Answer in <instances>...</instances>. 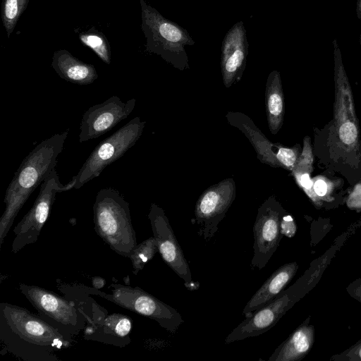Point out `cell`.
Instances as JSON below:
<instances>
[{"instance_id": "7402d4cb", "label": "cell", "mask_w": 361, "mask_h": 361, "mask_svg": "<svg viewBox=\"0 0 361 361\" xmlns=\"http://www.w3.org/2000/svg\"><path fill=\"white\" fill-rule=\"evenodd\" d=\"M157 252V243L154 236L137 244L129 257L132 263L133 274L137 275L142 271Z\"/></svg>"}, {"instance_id": "8992f818", "label": "cell", "mask_w": 361, "mask_h": 361, "mask_svg": "<svg viewBox=\"0 0 361 361\" xmlns=\"http://www.w3.org/2000/svg\"><path fill=\"white\" fill-rule=\"evenodd\" d=\"M111 293H106L90 287L92 295L99 296L119 307L148 317L157 322L171 334H176L184 322L180 314L140 287H131L118 283L109 286Z\"/></svg>"}, {"instance_id": "7a4b0ae2", "label": "cell", "mask_w": 361, "mask_h": 361, "mask_svg": "<svg viewBox=\"0 0 361 361\" xmlns=\"http://www.w3.org/2000/svg\"><path fill=\"white\" fill-rule=\"evenodd\" d=\"M69 129L56 133L39 143L22 161L9 183L0 219V245L2 246L14 220L32 192L55 169Z\"/></svg>"}, {"instance_id": "603a6c76", "label": "cell", "mask_w": 361, "mask_h": 361, "mask_svg": "<svg viewBox=\"0 0 361 361\" xmlns=\"http://www.w3.org/2000/svg\"><path fill=\"white\" fill-rule=\"evenodd\" d=\"M276 159L280 167L292 171L298 161V150L295 147L288 148L279 145Z\"/></svg>"}, {"instance_id": "83f0119b", "label": "cell", "mask_w": 361, "mask_h": 361, "mask_svg": "<svg viewBox=\"0 0 361 361\" xmlns=\"http://www.w3.org/2000/svg\"><path fill=\"white\" fill-rule=\"evenodd\" d=\"M349 294L361 302V279L351 283L347 288Z\"/></svg>"}, {"instance_id": "9a60e30c", "label": "cell", "mask_w": 361, "mask_h": 361, "mask_svg": "<svg viewBox=\"0 0 361 361\" xmlns=\"http://www.w3.org/2000/svg\"><path fill=\"white\" fill-rule=\"evenodd\" d=\"M298 269L296 262H290L276 269L248 301L243 314L250 316L272 301L293 278Z\"/></svg>"}, {"instance_id": "3957f363", "label": "cell", "mask_w": 361, "mask_h": 361, "mask_svg": "<svg viewBox=\"0 0 361 361\" xmlns=\"http://www.w3.org/2000/svg\"><path fill=\"white\" fill-rule=\"evenodd\" d=\"M97 234L116 254L129 258L137 245L128 202L116 189L99 190L93 205Z\"/></svg>"}, {"instance_id": "484cf974", "label": "cell", "mask_w": 361, "mask_h": 361, "mask_svg": "<svg viewBox=\"0 0 361 361\" xmlns=\"http://www.w3.org/2000/svg\"><path fill=\"white\" fill-rule=\"evenodd\" d=\"M281 231L283 234L290 238L295 231V225L291 216L283 215L281 219Z\"/></svg>"}, {"instance_id": "8fae6325", "label": "cell", "mask_w": 361, "mask_h": 361, "mask_svg": "<svg viewBox=\"0 0 361 361\" xmlns=\"http://www.w3.org/2000/svg\"><path fill=\"white\" fill-rule=\"evenodd\" d=\"M148 219L153 236L157 243L158 252L162 259L178 276L183 279L184 286L188 290L197 289L200 283L192 281L189 264L163 209L152 203L150 206Z\"/></svg>"}, {"instance_id": "4dcf8cb0", "label": "cell", "mask_w": 361, "mask_h": 361, "mask_svg": "<svg viewBox=\"0 0 361 361\" xmlns=\"http://www.w3.org/2000/svg\"><path fill=\"white\" fill-rule=\"evenodd\" d=\"M356 15L358 19L361 20V0H357L356 4Z\"/></svg>"}, {"instance_id": "5b68a950", "label": "cell", "mask_w": 361, "mask_h": 361, "mask_svg": "<svg viewBox=\"0 0 361 361\" xmlns=\"http://www.w3.org/2000/svg\"><path fill=\"white\" fill-rule=\"evenodd\" d=\"M146 122L137 116L101 141L93 149L82 167L66 185L68 190L79 189L99 176L103 170L116 161L135 145L142 134Z\"/></svg>"}, {"instance_id": "4316f807", "label": "cell", "mask_w": 361, "mask_h": 361, "mask_svg": "<svg viewBox=\"0 0 361 361\" xmlns=\"http://www.w3.org/2000/svg\"><path fill=\"white\" fill-rule=\"evenodd\" d=\"M295 179L297 180L298 184L305 190L307 192L308 190H310L313 187V182L310 179V175L308 173H302L299 175L294 174Z\"/></svg>"}, {"instance_id": "52a82bcc", "label": "cell", "mask_w": 361, "mask_h": 361, "mask_svg": "<svg viewBox=\"0 0 361 361\" xmlns=\"http://www.w3.org/2000/svg\"><path fill=\"white\" fill-rule=\"evenodd\" d=\"M18 289L39 316L66 336L73 338L84 329L85 318L73 301L37 286L20 283Z\"/></svg>"}, {"instance_id": "5bb4252c", "label": "cell", "mask_w": 361, "mask_h": 361, "mask_svg": "<svg viewBox=\"0 0 361 361\" xmlns=\"http://www.w3.org/2000/svg\"><path fill=\"white\" fill-rule=\"evenodd\" d=\"M132 323V319L127 315L107 314L94 324L85 326L83 337L86 340L124 347L131 342Z\"/></svg>"}, {"instance_id": "2e32d148", "label": "cell", "mask_w": 361, "mask_h": 361, "mask_svg": "<svg viewBox=\"0 0 361 361\" xmlns=\"http://www.w3.org/2000/svg\"><path fill=\"white\" fill-rule=\"evenodd\" d=\"M228 122L240 129L255 148L257 158L272 167H280L276 159L279 145L271 142L246 115L240 112H228Z\"/></svg>"}, {"instance_id": "277c9868", "label": "cell", "mask_w": 361, "mask_h": 361, "mask_svg": "<svg viewBox=\"0 0 361 361\" xmlns=\"http://www.w3.org/2000/svg\"><path fill=\"white\" fill-rule=\"evenodd\" d=\"M141 28L146 38L145 51L160 56L173 67L188 69L185 46L195 44L188 31L164 17L145 0H140Z\"/></svg>"}, {"instance_id": "9c48e42d", "label": "cell", "mask_w": 361, "mask_h": 361, "mask_svg": "<svg viewBox=\"0 0 361 361\" xmlns=\"http://www.w3.org/2000/svg\"><path fill=\"white\" fill-rule=\"evenodd\" d=\"M235 197V184L233 178H226L206 189L198 198L195 208L193 224L197 233L209 241L218 231Z\"/></svg>"}, {"instance_id": "1f68e13d", "label": "cell", "mask_w": 361, "mask_h": 361, "mask_svg": "<svg viewBox=\"0 0 361 361\" xmlns=\"http://www.w3.org/2000/svg\"><path fill=\"white\" fill-rule=\"evenodd\" d=\"M360 47H361V32L360 34Z\"/></svg>"}, {"instance_id": "d6986e66", "label": "cell", "mask_w": 361, "mask_h": 361, "mask_svg": "<svg viewBox=\"0 0 361 361\" xmlns=\"http://www.w3.org/2000/svg\"><path fill=\"white\" fill-rule=\"evenodd\" d=\"M265 106L268 127L275 135L283 123L284 97L282 90L280 73L272 71L267 80L265 90Z\"/></svg>"}, {"instance_id": "f546056e", "label": "cell", "mask_w": 361, "mask_h": 361, "mask_svg": "<svg viewBox=\"0 0 361 361\" xmlns=\"http://www.w3.org/2000/svg\"><path fill=\"white\" fill-rule=\"evenodd\" d=\"M105 283L106 281L104 279L101 277L96 276L92 279V287L97 289L102 288L104 286Z\"/></svg>"}, {"instance_id": "ac0fdd59", "label": "cell", "mask_w": 361, "mask_h": 361, "mask_svg": "<svg viewBox=\"0 0 361 361\" xmlns=\"http://www.w3.org/2000/svg\"><path fill=\"white\" fill-rule=\"evenodd\" d=\"M314 341V328L306 323L300 325L274 350L269 361H296L310 351Z\"/></svg>"}, {"instance_id": "e0dca14e", "label": "cell", "mask_w": 361, "mask_h": 361, "mask_svg": "<svg viewBox=\"0 0 361 361\" xmlns=\"http://www.w3.org/2000/svg\"><path fill=\"white\" fill-rule=\"evenodd\" d=\"M51 67L61 78L79 85H90L98 78L93 65L80 61L66 49L54 51Z\"/></svg>"}, {"instance_id": "f1b7e54d", "label": "cell", "mask_w": 361, "mask_h": 361, "mask_svg": "<svg viewBox=\"0 0 361 361\" xmlns=\"http://www.w3.org/2000/svg\"><path fill=\"white\" fill-rule=\"evenodd\" d=\"M314 191L319 197H324L327 192L326 183L321 179L314 183Z\"/></svg>"}, {"instance_id": "ba28073f", "label": "cell", "mask_w": 361, "mask_h": 361, "mask_svg": "<svg viewBox=\"0 0 361 361\" xmlns=\"http://www.w3.org/2000/svg\"><path fill=\"white\" fill-rule=\"evenodd\" d=\"M54 169L42 183L39 192L28 212L13 228L15 238L11 252L18 253L26 245L36 243L44 226L58 192L67 191Z\"/></svg>"}, {"instance_id": "d4e9b609", "label": "cell", "mask_w": 361, "mask_h": 361, "mask_svg": "<svg viewBox=\"0 0 361 361\" xmlns=\"http://www.w3.org/2000/svg\"><path fill=\"white\" fill-rule=\"evenodd\" d=\"M331 360L350 361L361 360V341L341 354L333 356Z\"/></svg>"}, {"instance_id": "7c38bea8", "label": "cell", "mask_w": 361, "mask_h": 361, "mask_svg": "<svg viewBox=\"0 0 361 361\" xmlns=\"http://www.w3.org/2000/svg\"><path fill=\"white\" fill-rule=\"evenodd\" d=\"M136 99L123 102L117 96H112L104 102L90 106L82 115L79 142L82 143L98 138L110 131L133 111Z\"/></svg>"}, {"instance_id": "6da1fadb", "label": "cell", "mask_w": 361, "mask_h": 361, "mask_svg": "<svg viewBox=\"0 0 361 361\" xmlns=\"http://www.w3.org/2000/svg\"><path fill=\"white\" fill-rule=\"evenodd\" d=\"M0 341L2 350L24 361H58L56 353L72 345L40 316L8 302L0 303Z\"/></svg>"}, {"instance_id": "4fadbf2b", "label": "cell", "mask_w": 361, "mask_h": 361, "mask_svg": "<svg viewBox=\"0 0 361 361\" xmlns=\"http://www.w3.org/2000/svg\"><path fill=\"white\" fill-rule=\"evenodd\" d=\"M248 45L244 23L238 21L227 32L221 45V69L226 87L241 79L246 66Z\"/></svg>"}, {"instance_id": "cb8c5ba5", "label": "cell", "mask_w": 361, "mask_h": 361, "mask_svg": "<svg viewBox=\"0 0 361 361\" xmlns=\"http://www.w3.org/2000/svg\"><path fill=\"white\" fill-rule=\"evenodd\" d=\"M357 129L354 122L345 121L338 128V136L341 142L347 145L355 144L357 140Z\"/></svg>"}, {"instance_id": "30bf717a", "label": "cell", "mask_w": 361, "mask_h": 361, "mask_svg": "<svg viewBox=\"0 0 361 361\" xmlns=\"http://www.w3.org/2000/svg\"><path fill=\"white\" fill-rule=\"evenodd\" d=\"M283 213V208L274 197H269L259 207L253 226L252 268L263 269L279 247L282 238Z\"/></svg>"}, {"instance_id": "44dd1931", "label": "cell", "mask_w": 361, "mask_h": 361, "mask_svg": "<svg viewBox=\"0 0 361 361\" xmlns=\"http://www.w3.org/2000/svg\"><path fill=\"white\" fill-rule=\"evenodd\" d=\"M29 1L30 0H2L1 20L8 38H10Z\"/></svg>"}, {"instance_id": "ffe728a7", "label": "cell", "mask_w": 361, "mask_h": 361, "mask_svg": "<svg viewBox=\"0 0 361 361\" xmlns=\"http://www.w3.org/2000/svg\"><path fill=\"white\" fill-rule=\"evenodd\" d=\"M82 43L90 48L105 63H111V48L106 37L94 28L80 34Z\"/></svg>"}]
</instances>
